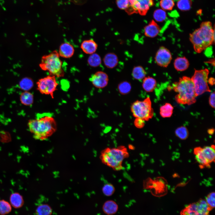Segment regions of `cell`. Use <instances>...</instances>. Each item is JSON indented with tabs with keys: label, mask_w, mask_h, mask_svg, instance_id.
Masks as SVG:
<instances>
[{
	"label": "cell",
	"mask_w": 215,
	"mask_h": 215,
	"mask_svg": "<svg viewBox=\"0 0 215 215\" xmlns=\"http://www.w3.org/2000/svg\"><path fill=\"white\" fill-rule=\"evenodd\" d=\"M27 125L33 138L41 141L48 138L57 129L55 120L48 113L38 114L36 118L29 120Z\"/></svg>",
	"instance_id": "cell-1"
},
{
	"label": "cell",
	"mask_w": 215,
	"mask_h": 215,
	"mask_svg": "<svg viewBox=\"0 0 215 215\" xmlns=\"http://www.w3.org/2000/svg\"><path fill=\"white\" fill-rule=\"evenodd\" d=\"M189 39L195 51L198 53L214 43V30L210 21L202 22L199 27L190 34Z\"/></svg>",
	"instance_id": "cell-2"
},
{
	"label": "cell",
	"mask_w": 215,
	"mask_h": 215,
	"mask_svg": "<svg viewBox=\"0 0 215 215\" xmlns=\"http://www.w3.org/2000/svg\"><path fill=\"white\" fill-rule=\"evenodd\" d=\"M129 155L127 148L120 145L116 148H105L101 151L99 158L103 164L118 171L123 169V161Z\"/></svg>",
	"instance_id": "cell-3"
},
{
	"label": "cell",
	"mask_w": 215,
	"mask_h": 215,
	"mask_svg": "<svg viewBox=\"0 0 215 215\" xmlns=\"http://www.w3.org/2000/svg\"><path fill=\"white\" fill-rule=\"evenodd\" d=\"M172 87L173 90L178 93L175 97L178 103L190 105L196 102L197 96L191 78L186 76L180 78L178 82L173 84Z\"/></svg>",
	"instance_id": "cell-4"
},
{
	"label": "cell",
	"mask_w": 215,
	"mask_h": 215,
	"mask_svg": "<svg viewBox=\"0 0 215 215\" xmlns=\"http://www.w3.org/2000/svg\"><path fill=\"white\" fill-rule=\"evenodd\" d=\"M56 50L43 56L39 64L40 67L43 70L48 71L50 75L57 77H63L64 72L62 68V62Z\"/></svg>",
	"instance_id": "cell-5"
},
{
	"label": "cell",
	"mask_w": 215,
	"mask_h": 215,
	"mask_svg": "<svg viewBox=\"0 0 215 215\" xmlns=\"http://www.w3.org/2000/svg\"><path fill=\"white\" fill-rule=\"evenodd\" d=\"M130 110L134 117L140 118L145 121H148L153 116V110L149 97L142 101H134L131 104Z\"/></svg>",
	"instance_id": "cell-6"
},
{
	"label": "cell",
	"mask_w": 215,
	"mask_h": 215,
	"mask_svg": "<svg viewBox=\"0 0 215 215\" xmlns=\"http://www.w3.org/2000/svg\"><path fill=\"white\" fill-rule=\"evenodd\" d=\"M209 73V70L206 68L195 70L194 75L191 78L194 84L196 96L205 92H211L208 85Z\"/></svg>",
	"instance_id": "cell-7"
},
{
	"label": "cell",
	"mask_w": 215,
	"mask_h": 215,
	"mask_svg": "<svg viewBox=\"0 0 215 215\" xmlns=\"http://www.w3.org/2000/svg\"><path fill=\"white\" fill-rule=\"evenodd\" d=\"M128 7L125 10L129 15L139 13L145 15L150 7L153 6V0H128Z\"/></svg>",
	"instance_id": "cell-8"
},
{
	"label": "cell",
	"mask_w": 215,
	"mask_h": 215,
	"mask_svg": "<svg viewBox=\"0 0 215 215\" xmlns=\"http://www.w3.org/2000/svg\"><path fill=\"white\" fill-rule=\"evenodd\" d=\"M210 211L205 199H201L186 206L181 211L180 215H210Z\"/></svg>",
	"instance_id": "cell-9"
},
{
	"label": "cell",
	"mask_w": 215,
	"mask_h": 215,
	"mask_svg": "<svg viewBox=\"0 0 215 215\" xmlns=\"http://www.w3.org/2000/svg\"><path fill=\"white\" fill-rule=\"evenodd\" d=\"M56 77L49 75L39 79L36 83L37 89L42 94L50 95L54 98V93L57 90L58 85Z\"/></svg>",
	"instance_id": "cell-10"
},
{
	"label": "cell",
	"mask_w": 215,
	"mask_h": 215,
	"mask_svg": "<svg viewBox=\"0 0 215 215\" xmlns=\"http://www.w3.org/2000/svg\"><path fill=\"white\" fill-rule=\"evenodd\" d=\"M144 187L146 189L150 190L151 193L154 196L160 197L167 193V188L163 184H158L156 180L153 181L151 179H146L144 182Z\"/></svg>",
	"instance_id": "cell-11"
},
{
	"label": "cell",
	"mask_w": 215,
	"mask_h": 215,
	"mask_svg": "<svg viewBox=\"0 0 215 215\" xmlns=\"http://www.w3.org/2000/svg\"><path fill=\"white\" fill-rule=\"evenodd\" d=\"M172 57L170 51L163 46L161 47L156 52L155 60L157 64L162 67H167L170 63Z\"/></svg>",
	"instance_id": "cell-12"
},
{
	"label": "cell",
	"mask_w": 215,
	"mask_h": 215,
	"mask_svg": "<svg viewBox=\"0 0 215 215\" xmlns=\"http://www.w3.org/2000/svg\"><path fill=\"white\" fill-rule=\"evenodd\" d=\"M90 80L95 87L102 89L108 85L109 78L106 73L103 71H99L93 74Z\"/></svg>",
	"instance_id": "cell-13"
},
{
	"label": "cell",
	"mask_w": 215,
	"mask_h": 215,
	"mask_svg": "<svg viewBox=\"0 0 215 215\" xmlns=\"http://www.w3.org/2000/svg\"><path fill=\"white\" fill-rule=\"evenodd\" d=\"M161 30L160 27L157 23L152 20L144 27V34L146 37L153 38L158 35Z\"/></svg>",
	"instance_id": "cell-14"
},
{
	"label": "cell",
	"mask_w": 215,
	"mask_h": 215,
	"mask_svg": "<svg viewBox=\"0 0 215 215\" xmlns=\"http://www.w3.org/2000/svg\"><path fill=\"white\" fill-rule=\"evenodd\" d=\"M194 153L197 162L199 163L200 167L202 168L210 167L211 163L205 157L202 151V148L196 147L194 149Z\"/></svg>",
	"instance_id": "cell-15"
},
{
	"label": "cell",
	"mask_w": 215,
	"mask_h": 215,
	"mask_svg": "<svg viewBox=\"0 0 215 215\" xmlns=\"http://www.w3.org/2000/svg\"><path fill=\"white\" fill-rule=\"evenodd\" d=\"M74 51V47L71 44L65 42L60 45L58 53L59 56L65 58H69L73 56Z\"/></svg>",
	"instance_id": "cell-16"
},
{
	"label": "cell",
	"mask_w": 215,
	"mask_h": 215,
	"mask_svg": "<svg viewBox=\"0 0 215 215\" xmlns=\"http://www.w3.org/2000/svg\"><path fill=\"white\" fill-rule=\"evenodd\" d=\"M81 48L85 53L91 54L94 53L96 51L98 45L93 39H89L85 40L82 42Z\"/></svg>",
	"instance_id": "cell-17"
},
{
	"label": "cell",
	"mask_w": 215,
	"mask_h": 215,
	"mask_svg": "<svg viewBox=\"0 0 215 215\" xmlns=\"http://www.w3.org/2000/svg\"><path fill=\"white\" fill-rule=\"evenodd\" d=\"M103 62L106 67L112 69L117 65L119 62V59L115 53H109L104 56Z\"/></svg>",
	"instance_id": "cell-18"
},
{
	"label": "cell",
	"mask_w": 215,
	"mask_h": 215,
	"mask_svg": "<svg viewBox=\"0 0 215 215\" xmlns=\"http://www.w3.org/2000/svg\"><path fill=\"white\" fill-rule=\"evenodd\" d=\"M102 211L107 215H113L115 214L118 209V206L114 201L111 200L106 201L102 206Z\"/></svg>",
	"instance_id": "cell-19"
},
{
	"label": "cell",
	"mask_w": 215,
	"mask_h": 215,
	"mask_svg": "<svg viewBox=\"0 0 215 215\" xmlns=\"http://www.w3.org/2000/svg\"><path fill=\"white\" fill-rule=\"evenodd\" d=\"M156 82L153 78L150 76L145 77L142 80V87L147 92H151L153 91L156 86Z\"/></svg>",
	"instance_id": "cell-20"
},
{
	"label": "cell",
	"mask_w": 215,
	"mask_h": 215,
	"mask_svg": "<svg viewBox=\"0 0 215 215\" xmlns=\"http://www.w3.org/2000/svg\"><path fill=\"white\" fill-rule=\"evenodd\" d=\"M174 66L177 71H182L187 69L189 67V63L188 59L185 57H179L174 60Z\"/></svg>",
	"instance_id": "cell-21"
},
{
	"label": "cell",
	"mask_w": 215,
	"mask_h": 215,
	"mask_svg": "<svg viewBox=\"0 0 215 215\" xmlns=\"http://www.w3.org/2000/svg\"><path fill=\"white\" fill-rule=\"evenodd\" d=\"M10 201L11 205L15 208L22 207L24 204V200L22 196L17 192L13 193L10 197Z\"/></svg>",
	"instance_id": "cell-22"
},
{
	"label": "cell",
	"mask_w": 215,
	"mask_h": 215,
	"mask_svg": "<svg viewBox=\"0 0 215 215\" xmlns=\"http://www.w3.org/2000/svg\"><path fill=\"white\" fill-rule=\"evenodd\" d=\"M202 152L205 158L211 164L215 162V152L214 145L202 148Z\"/></svg>",
	"instance_id": "cell-23"
},
{
	"label": "cell",
	"mask_w": 215,
	"mask_h": 215,
	"mask_svg": "<svg viewBox=\"0 0 215 215\" xmlns=\"http://www.w3.org/2000/svg\"><path fill=\"white\" fill-rule=\"evenodd\" d=\"M146 71L141 66L134 67L132 70V76L136 80L141 81L146 77Z\"/></svg>",
	"instance_id": "cell-24"
},
{
	"label": "cell",
	"mask_w": 215,
	"mask_h": 215,
	"mask_svg": "<svg viewBox=\"0 0 215 215\" xmlns=\"http://www.w3.org/2000/svg\"><path fill=\"white\" fill-rule=\"evenodd\" d=\"M20 99L22 104L26 106H30L33 103V96L31 93L25 91L21 94Z\"/></svg>",
	"instance_id": "cell-25"
},
{
	"label": "cell",
	"mask_w": 215,
	"mask_h": 215,
	"mask_svg": "<svg viewBox=\"0 0 215 215\" xmlns=\"http://www.w3.org/2000/svg\"><path fill=\"white\" fill-rule=\"evenodd\" d=\"M173 107L170 104L166 103L160 107V115L163 118L170 117L173 113Z\"/></svg>",
	"instance_id": "cell-26"
},
{
	"label": "cell",
	"mask_w": 215,
	"mask_h": 215,
	"mask_svg": "<svg viewBox=\"0 0 215 215\" xmlns=\"http://www.w3.org/2000/svg\"><path fill=\"white\" fill-rule=\"evenodd\" d=\"M131 88L130 83L127 81L121 82L119 84L117 87L119 93L122 95H125L130 93Z\"/></svg>",
	"instance_id": "cell-27"
},
{
	"label": "cell",
	"mask_w": 215,
	"mask_h": 215,
	"mask_svg": "<svg viewBox=\"0 0 215 215\" xmlns=\"http://www.w3.org/2000/svg\"><path fill=\"white\" fill-rule=\"evenodd\" d=\"M87 63L91 67H98L102 63L101 57L98 54L93 53L90 54L89 57L87 59Z\"/></svg>",
	"instance_id": "cell-28"
},
{
	"label": "cell",
	"mask_w": 215,
	"mask_h": 215,
	"mask_svg": "<svg viewBox=\"0 0 215 215\" xmlns=\"http://www.w3.org/2000/svg\"><path fill=\"white\" fill-rule=\"evenodd\" d=\"M52 209L47 204H42L39 205L36 211V215H51Z\"/></svg>",
	"instance_id": "cell-29"
},
{
	"label": "cell",
	"mask_w": 215,
	"mask_h": 215,
	"mask_svg": "<svg viewBox=\"0 0 215 215\" xmlns=\"http://www.w3.org/2000/svg\"><path fill=\"white\" fill-rule=\"evenodd\" d=\"M153 16L156 21L162 22L166 19L167 14L165 10L162 9H158L154 11Z\"/></svg>",
	"instance_id": "cell-30"
},
{
	"label": "cell",
	"mask_w": 215,
	"mask_h": 215,
	"mask_svg": "<svg viewBox=\"0 0 215 215\" xmlns=\"http://www.w3.org/2000/svg\"><path fill=\"white\" fill-rule=\"evenodd\" d=\"M12 210L10 203L4 199L0 200V215H5L10 213Z\"/></svg>",
	"instance_id": "cell-31"
},
{
	"label": "cell",
	"mask_w": 215,
	"mask_h": 215,
	"mask_svg": "<svg viewBox=\"0 0 215 215\" xmlns=\"http://www.w3.org/2000/svg\"><path fill=\"white\" fill-rule=\"evenodd\" d=\"M178 8L182 11L190 10L191 7L192 2L191 0H179L177 3Z\"/></svg>",
	"instance_id": "cell-32"
},
{
	"label": "cell",
	"mask_w": 215,
	"mask_h": 215,
	"mask_svg": "<svg viewBox=\"0 0 215 215\" xmlns=\"http://www.w3.org/2000/svg\"><path fill=\"white\" fill-rule=\"evenodd\" d=\"M175 133L176 136L182 140L187 139L189 135L187 128L183 126L177 128L175 130Z\"/></svg>",
	"instance_id": "cell-33"
},
{
	"label": "cell",
	"mask_w": 215,
	"mask_h": 215,
	"mask_svg": "<svg viewBox=\"0 0 215 215\" xmlns=\"http://www.w3.org/2000/svg\"><path fill=\"white\" fill-rule=\"evenodd\" d=\"M19 86L21 89L27 91L31 89L33 86V83L32 80L28 78L22 79L19 82Z\"/></svg>",
	"instance_id": "cell-34"
},
{
	"label": "cell",
	"mask_w": 215,
	"mask_h": 215,
	"mask_svg": "<svg viewBox=\"0 0 215 215\" xmlns=\"http://www.w3.org/2000/svg\"><path fill=\"white\" fill-rule=\"evenodd\" d=\"M114 186L112 184L108 183L104 185L102 188V191L103 194L107 196H111L115 191Z\"/></svg>",
	"instance_id": "cell-35"
},
{
	"label": "cell",
	"mask_w": 215,
	"mask_h": 215,
	"mask_svg": "<svg viewBox=\"0 0 215 215\" xmlns=\"http://www.w3.org/2000/svg\"><path fill=\"white\" fill-rule=\"evenodd\" d=\"M175 5L173 0H161L160 6L161 8L164 10H171Z\"/></svg>",
	"instance_id": "cell-36"
},
{
	"label": "cell",
	"mask_w": 215,
	"mask_h": 215,
	"mask_svg": "<svg viewBox=\"0 0 215 215\" xmlns=\"http://www.w3.org/2000/svg\"><path fill=\"white\" fill-rule=\"evenodd\" d=\"M205 201L211 210L215 208V193L211 192L208 194L205 199Z\"/></svg>",
	"instance_id": "cell-37"
},
{
	"label": "cell",
	"mask_w": 215,
	"mask_h": 215,
	"mask_svg": "<svg viewBox=\"0 0 215 215\" xmlns=\"http://www.w3.org/2000/svg\"><path fill=\"white\" fill-rule=\"evenodd\" d=\"M116 3L117 7L120 9L125 10L128 5V0H116Z\"/></svg>",
	"instance_id": "cell-38"
},
{
	"label": "cell",
	"mask_w": 215,
	"mask_h": 215,
	"mask_svg": "<svg viewBox=\"0 0 215 215\" xmlns=\"http://www.w3.org/2000/svg\"><path fill=\"white\" fill-rule=\"evenodd\" d=\"M134 125L137 128L141 129L145 126V121L139 118H136L134 121Z\"/></svg>",
	"instance_id": "cell-39"
},
{
	"label": "cell",
	"mask_w": 215,
	"mask_h": 215,
	"mask_svg": "<svg viewBox=\"0 0 215 215\" xmlns=\"http://www.w3.org/2000/svg\"><path fill=\"white\" fill-rule=\"evenodd\" d=\"M215 92L212 93L209 98V103L210 105L213 108H215Z\"/></svg>",
	"instance_id": "cell-40"
},
{
	"label": "cell",
	"mask_w": 215,
	"mask_h": 215,
	"mask_svg": "<svg viewBox=\"0 0 215 215\" xmlns=\"http://www.w3.org/2000/svg\"><path fill=\"white\" fill-rule=\"evenodd\" d=\"M208 82L210 85H213L215 84V79L211 77L209 79Z\"/></svg>",
	"instance_id": "cell-41"
},
{
	"label": "cell",
	"mask_w": 215,
	"mask_h": 215,
	"mask_svg": "<svg viewBox=\"0 0 215 215\" xmlns=\"http://www.w3.org/2000/svg\"><path fill=\"white\" fill-rule=\"evenodd\" d=\"M214 132V129L213 128L209 129L208 130V134L211 135L213 134Z\"/></svg>",
	"instance_id": "cell-42"
},
{
	"label": "cell",
	"mask_w": 215,
	"mask_h": 215,
	"mask_svg": "<svg viewBox=\"0 0 215 215\" xmlns=\"http://www.w3.org/2000/svg\"><path fill=\"white\" fill-rule=\"evenodd\" d=\"M128 146L129 148L131 150H133L134 148V147L131 145H129Z\"/></svg>",
	"instance_id": "cell-43"
}]
</instances>
